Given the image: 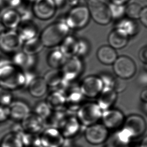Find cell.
Instances as JSON below:
<instances>
[{
    "label": "cell",
    "mask_w": 147,
    "mask_h": 147,
    "mask_svg": "<svg viewBox=\"0 0 147 147\" xmlns=\"http://www.w3.org/2000/svg\"><path fill=\"white\" fill-rule=\"evenodd\" d=\"M90 17L87 6L77 5L68 12L65 22L69 29H80L88 25Z\"/></svg>",
    "instance_id": "5b68a950"
},
{
    "label": "cell",
    "mask_w": 147,
    "mask_h": 147,
    "mask_svg": "<svg viewBox=\"0 0 147 147\" xmlns=\"http://www.w3.org/2000/svg\"><path fill=\"white\" fill-rule=\"evenodd\" d=\"M67 115L68 112L65 110L52 111L49 116L44 120L45 127L47 126V127H53L59 129Z\"/></svg>",
    "instance_id": "83f0119b"
},
{
    "label": "cell",
    "mask_w": 147,
    "mask_h": 147,
    "mask_svg": "<svg viewBox=\"0 0 147 147\" xmlns=\"http://www.w3.org/2000/svg\"><path fill=\"white\" fill-rule=\"evenodd\" d=\"M13 101V96L9 90L0 87V105L9 107Z\"/></svg>",
    "instance_id": "e575fe53"
},
{
    "label": "cell",
    "mask_w": 147,
    "mask_h": 147,
    "mask_svg": "<svg viewBox=\"0 0 147 147\" xmlns=\"http://www.w3.org/2000/svg\"><path fill=\"white\" fill-rule=\"evenodd\" d=\"M5 3L10 7V8L16 9L21 6L23 0H4Z\"/></svg>",
    "instance_id": "b9f144b4"
},
{
    "label": "cell",
    "mask_w": 147,
    "mask_h": 147,
    "mask_svg": "<svg viewBox=\"0 0 147 147\" xmlns=\"http://www.w3.org/2000/svg\"><path fill=\"white\" fill-rule=\"evenodd\" d=\"M126 147H140L139 143H135L131 142Z\"/></svg>",
    "instance_id": "f907efd6"
},
{
    "label": "cell",
    "mask_w": 147,
    "mask_h": 147,
    "mask_svg": "<svg viewBox=\"0 0 147 147\" xmlns=\"http://www.w3.org/2000/svg\"><path fill=\"white\" fill-rule=\"evenodd\" d=\"M84 136L88 143L92 145H100L108 140L109 130L102 123H95L86 127Z\"/></svg>",
    "instance_id": "8992f818"
},
{
    "label": "cell",
    "mask_w": 147,
    "mask_h": 147,
    "mask_svg": "<svg viewBox=\"0 0 147 147\" xmlns=\"http://www.w3.org/2000/svg\"><path fill=\"white\" fill-rule=\"evenodd\" d=\"M65 96V110L68 113L76 112L84 104V96L80 91L79 86H72Z\"/></svg>",
    "instance_id": "9a60e30c"
},
{
    "label": "cell",
    "mask_w": 147,
    "mask_h": 147,
    "mask_svg": "<svg viewBox=\"0 0 147 147\" xmlns=\"http://www.w3.org/2000/svg\"><path fill=\"white\" fill-rule=\"evenodd\" d=\"M98 59L105 65L113 64L117 59L115 49L109 46H103L99 48L97 52Z\"/></svg>",
    "instance_id": "4316f807"
},
{
    "label": "cell",
    "mask_w": 147,
    "mask_h": 147,
    "mask_svg": "<svg viewBox=\"0 0 147 147\" xmlns=\"http://www.w3.org/2000/svg\"><path fill=\"white\" fill-rule=\"evenodd\" d=\"M113 69L118 78L125 80L129 79L134 76L136 67L131 58L126 56H121L117 57L113 63Z\"/></svg>",
    "instance_id": "ba28073f"
},
{
    "label": "cell",
    "mask_w": 147,
    "mask_h": 147,
    "mask_svg": "<svg viewBox=\"0 0 147 147\" xmlns=\"http://www.w3.org/2000/svg\"><path fill=\"white\" fill-rule=\"evenodd\" d=\"M129 36L123 30L115 28L109 34L108 42L114 49H120L127 45Z\"/></svg>",
    "instance_id": "7402d4cb"
},
{
    "label": "cell",
    "mask_w": 147,
    "mask_h": 147,
    "mask_svg": "<svg viewBox=\"0 0 147 147\" xmlns=\"http://www.w3.org/2000/svg\"><path fill=\"white\" fill-rule=\"evenodd\" d=\"M47 86L57 87L63 80L60 69H52L47 72L43 77Z\"/></svg>",
    "instance_id": "1f68e13d"
},
{
    "label": "cell",
    "mask_w": 147,
    "mask_h": 147,
    "mask_svg": "<svg viewBox=\"0 0 147 147\" xmlns=\"http://www.w3.org/2000/svg\"><path fill=\"white\" fill-rule=\"evenodd\" d=\"M6 28L3 25L1 22H0V37L6 32Z\"/></svg>",
    "instance_id": "c3c4849f"
},
{
    "label": "cell",
    "mask_w": 147,
    "mask_h": 147,
    "mask_svg": "<svg viewBox=\"0 0 147 147\" xmlns=\"http://www.w3.org/2000/svg\"><path fill=\"white\" fill-rule=\"evenodd\" d=\"M44 47L40 38L37 36L23 43V51L29 55H35L41 51Z\"/></svg>",
    "instance_id": "f1b7e54d"
},
{
    "label": "cell",
    "mask_w": 147,
    "mask_h": 147,
    "mask_svg": "<svg viewBox=\"0 0 147 147\" xmlns=\"http://www.w3.org/2000/svg\"><path fill=\"white\" fill-rule=\"evenodd\" d=\"M5 4L4 0H0V9L4 6V4Z\"/></svg>",
    "instance_id": "816d5d0a"
},
{
    "label": "cell",
    "mask_w": 147,
    "mask_h": 147,
    "mask_svg": "<svg viewBox=\"0 0 147 147\" xmlns=\"http://www.w3.org/2000/svg\"><path fill=\"white\" fill-rule=\"evenodd\" d=\"M52 111L46 102L41 101L36 105L34 109V113L43 120L46 119L51 113Z\"/></svg>",
    "instance_id": "836d02e7"
},
{
    "label": "cell",
    "mask_w": 147,
    "mask_h": 147,
    "mask_svg": "<svg viewBox=\"0 0 147 147\" xmlns=\"http://www.w3.org/2000/svg\"><path fill=\"white\" fill-rule=\"evenodd\" d=\"M23 124L29 133L38 134L45 127L44 120L34 113H29L23 120Z\"/></svg>",
    "instance_id": "ac0fdd59"
},
{
    "label": "cell",
    "mask_w": 147,
    "mask_h": 147,
    "mask_svg": "<svg viewBox=\"0 0 147 147\" xmlns=\"http://www.w3.org/2000/svg\"><path fill=\"white\" fill-rule=\"evenodd\" d=\"M8 108L10 117L17 121H23L30 113L29 105L21 100L12 101Z\"/></svg>",
    "instance_id": "ffe728a7"
},
{
    "label": "cell",
    "mask_w": 147,
    "mask_h": 147,
    "mask_svg": "<svg viewBox=\"0 0 147 147\" xmlns=\"http://www.w3.org/2000/svg\"><path fill=\"white\" fill-rule=\"evenodd\" d=\"M140 21L142 24L144 26H145L146 27H147V7H145L142 8L141 12L140 14L139 18Z\"/></svg>",
    "instance_id": "60d3db41"
},
{
    "label": "cell",
    "mask_w": 147,
    "mask_h": 147,
    "mask_svg": "<svg viewBox=\"0 0 147 147\" xmlns=\"http://www.w3.org/2000/svg\"><path fill=\"white\" fill-rule=\"evenodd\" d=\"M121 127L127 129L135 139L141 137L145 134L147 125L145 120L141 115H132L125 119Z\"/></svg>",
    "instance_id": "30bf717a"
},
{
    "label": "cell",
    "mask_w": 147,
    "mask_h": 147,
    "mask_svg": "<svg viewBox=\"0 0 147 147\" xmlns=\"http://www.w3.org/2000/svg\"><path fill=\"white\" fill-rule=\"evenodd\" d=\"M129 0H110L111 4L117 5H124Z\"/></svg>",
    "instance_id": "ee69618b"
},
{
    "label": "cell",
    "mask_w": 147,
    "mask_h": 147,
    "mask_svg": "<svg viewBox=\"0 0 147 147\" xmlns=\"http://www.w3.org/2000/svg\"><path fill=\"white\" fill-rule=\"evenodd\" d=\"M98 105L102 111L110 109L115 103L117 98V93L110 88H103L98 95Z\"/></svg>",
    "instance_id": "44dd1931"
},
{
    "label": "cell",
    "mask_w": 147,
    "mask_h": 147,
    "mask_svg": "<svg viewBox=\"0 0 147 147\" xmlns=\"http://www.w3.org/2000/svg\"><path fill=\"white\" fill-rule=\"evenodd\" d=\"M139 57L142 62L146 64L147 62V48L145 46L142 48L139 53Z\"/></svg>",
    "instance_id": "7bdbcfd3"
},
{
    "label": "cell",
    "mask_w": 147,
    "mask_h": 147,
    "mask_svg": "<svg viewBox=\"0 0 147 147\" xmlns=\"http://www.w3.org/2000/svg\"><path fill=\"white\" fill-rule=\"evenodd\" d=\"M23 44L17 32L10 30L0 37V49L7 54H14L18 51Z\"/></svg>",
    "instance_id": "9c48e42d"
},
{
    "label": "cell",
    "mask_w": 147,
    "mask_h": 147,
    "mask_svg": "<svg viewBox=\"0 0 147 147\" xmlns=\"http://www.w3.org/2000/svg\"><path fill=\"white\" fill-rule=\"evenodd\" d=\"M109 5L112 19H120L125 14V7L124 5H117L111 3Z\"/></svg>",
    "instance_id": "d590c367"
},
{
    "label": "cell",
    "mask_w": 147,
    "mask_h": 147,
    "mask_svg": "<svg viewBox=\"0 0 147 147\" xmlns=\"http://www.w3.org/2000/svg\"><path fill=\"white\" fill-rule=\"evenodd\" d=\"M78 40L74 36L67 35L60 44L59 50L66 58H69L76 55Z\"/></svg>",
    "instance_id": "cb8c5ba5"
},
{
    "label": "cell",
    "mask_w": 147,
    "mask_h": 147,
    "mask_svg": "<svg viewBox=\"0 0 147 147\" xmlns=\"http://www.w3.org/2000/svg\"><path fill=\"white\" fill-rule=\"evenodd\" d=\"M99 78L102 82L103 88H113L115 78L111 74H102Z\"/></svg>",
    "instance_id": "74e56055"
},
{
    "label": "cell",
    "mask_w": 147,
    "mask_h": 147,
    "mask_svg": "<svg viewBox=\"0 0 147 147\" xmlns=\"http://www.w3.org/2000/svg\"><path fill=\"white\" fill-rule=\"evenodd\" d=\"M11 61L21 69L30 70L35 65L36 59L35 55H29L23 51H18L13 54Z\"/></svg>",
    "instance_id": "d6986e66"
},
{
    "label": "cell",
    "mask_w": 147,
    "mask_h": 147,
    "mask_svg": "<svg viewBox=\"0 0 147 147\" xmlns=\"http://www.w3.org/2000/svg\"><path fill=\"white\" fill-rule=\"evenodd\" d=\"M140 147H147V138L146 136L144 138L142 141L139 143Z\"/></svg>",
    "instance_id": "7dc6e473"
},
{
    "label": "cell",
    "mask_w": 147,
    "mask_h": 147,
    "mask_svg": "<svg viewBox=\"0 0 147 147\" xmlns=\"http://www.w3.org/2000/svg\"><path fill=\"white\" fill-rule=\"evenodd\" d=\"M82 127L76 117L68 113L67 116L58 129L66 140L70 139L78 135Z\"/></svg>",
    "instance_id": "2e32d148"
},
{
    "label": "cell",
    "mask_w": 147,
    "mask_h": 147,
    "mask_svg": "<svg viewBox=\"0 0 147 147\" xmlns=\"http://www.w3.org/2000/svg\"><path fill=\"white\" fill-rule=\"evenodd\" d=\"M76 113L80 123L86 127L98 123L101 119L102 111L97 103L88 102L84 103Z\"/></svg>",
    "instance_id": "277c9868"
},
{
    "label": "cell",
    "mask_w": 147,
    "mask_h": 147,
    "mask_svg": "<svg viewBox=\"0 0 147 147\" xmlns=\"http://www.w3.org/2000/svg\"><path fill=\"white\" fill-rule=\"evenodd\" d=\"M79 1L80 0H66V2H68L69 4L74 6H77L76 4H78Z\"/></svg>",
    "instance_id": "681fc988"
},
{
    "label": "cell",
    "mask_w": 147,
    "mask_h": 147,
    "mask_svg": "<svg viewBox=\"0 0 147 147\" xmlns=\"http://www.w3.org/2000/svg\"><path fill=\"white\" fill-rule=\"evenodd\" d=\"M83 69V62L77 56L68 58L60 69L63 80L69 82L75 81L82 74Z\"/></svg>",
    "instance_id": "52a82bcc"
},
{
    "label": "cell",
    "mask_w": 147,
    "mask_h": 147,
    "mask_svg": "<svg viewBox=\"0 0 147 147\" xmlns=\"http://www.w3.org/2000/svg\"><path fill=\"white\" fill-rule=\"evenodd\" d=\"M40 138L42 147H63L65 143L59 130L53 127L44 129Z\"/></svg>",
    "instance_id": "7c38bea8"
},
{
    "label": "cell",
    "mask_w": 147,
    "mask_h": 147,
    "mask_svg": "<svg viewBox=\"0 0 147 147\" xmlns=\"http://www.w3.org/2000/svg\"><path fill=\"white\" fill-rule=\"evenodd\" d=\"M47 84L43 78L36 77L28 86L30 94L34 98H41L44 96L48 90Z\"/></svg>",
    "instance_id": "484cf974"
},
{
    "label": "cell",
    "mask_w": 147,
    "mask_h": 147,
    "mask_svg": "<svg viewBox=\"0 0 147 147\" xmlns=\"http://www.w3.org/2000/svg\"><path fill=\"white\" fill-rule=\"evenodd\" d=\"M127 88V84L123 80L120 78H115L114 84H113V89L117 93H120L123 92Z\"/></svg>",
    "instance_id": "f35d334b"
},
{
    "label": "cell",
    "mask_w": 147,
    "mask_h": 147,
    "mask_svg": "<svg viewBox=\"0 0 147 147\" xmlns=\"http://www.w3.org/2000/svg\"><path fill=\"white\" fill-rule=\"evenodd\" d=\"M45 102L52 111L65 110V96L59 90H56L50 92Z\"/></svg>",
    "instance_id": "603a6c76"
},
{
    "label": "cell",
    "mask_w": 147,
    "mask_h": 147,
    "mask_svg": "<svg viewBox=\"0 0 147 147\" xmlns=\"http://www.w3.org/2000/svg\"><path fill=\"white\" fill-rule=\"evenodd\" d=\"M33 3V14L40 20H48L55 14L57 7L53 0H36Z\"/></svg>",
    "instance_id": "4fadbf2b"
},
{
    "label": "cell",
    "mask_w": 147,
    "mask_h": 147,
    "mask_svg": "<svg viewBox=\"0 0 147 147\" xmlns=\"http://www.w3.org/2000/svg\"><path fill=\"white\" fill-rule=\"evenodd\" d=\"M24 71L6 59H0V87L11 91L24 87Z\"/></svg>",
    "instance_id": "6da1fadb"
},
{
    "label": "cell",
    "mask_w": 147,
    "mask_h": 147,
    "mask_svg": "<svg viewBox=\"0 0 147 147\" xmlns=\"http://www.w3.org/2000/svg\"><path fill=\"white\" fill-rule=\"evenodd\" d=\"M116 28L123 30L129 36H133L137 34L139 31L138 24L133 20L129 18H125L117 23Z\"/></svg>",
    "instance_id": "4dcf8cb0"
},
{
    "label": "cell",
    "mask_w": 147,
    "mask_h": 147,
    "mask_svg": "<svg viewBox=\"0 0 147 147\" xmlns=\"http://www.w3.org/2000/svg\"><path fill=\"white\" fill-rule=\"evenodd\" d=\"M142 6L137 3H132L128 5L125 9V14L127 18L135 20L139 18L140 14L142 9Z\"/></svg>",
    "instance_id": "d6a6232c"
},
{
    "label": "cell",
    "mask_w": 147,
    "mask_h": 147,
    "mask_svg": "<svg viewBox=\"0 0 147 147\" xmlns=\"http://www.w3.org/2000/svg\"><path fill=\"white\" fill-rule=\"evenodd\" d=\"M140 98L144 102H147V90L146 89L143 90L140 96Z\"/></svg>",
    "instance_id": "f6af8a7d"
},
{
    "label": "cell",
    "mask_w": 147,
    "mask_h": 147,
    "mask_svg": "<svg viewBox=\"0 0 147 147\" xmlns=\"http://www.w3.org/2000/svg\"><path fill=\"white\" fill-rule=\"evenodd\" d=\"M103 88V84L99 77L88 76L84 78L79 86L80 91L84 97L96 98Z\"/></svg>",
    "instance_id": "8fae6325"
},
{
    "label": "cell",
    "mask_w": 147,
    "mask_h": 147,
    "mask_svg": "<svg viewBox=\"0 0 147 147\" xmlns=\"http://www.w3.org/2000/svg\"><path fill=\"white\" fill-rule=\"evenodd\" d=\"M18 28L17 33L23 43L37 37L38 29L31 21L21 23Z\"/></svg>",
    "instance_id": "d4e9b609"
},
{
    "label": "cell",
    "mask_w": 147,
    "mask_h": 147,
    "mask_svg": "<svg viewBox=\"0 0 147 147\" xmlns=\"http://www.w3.org/2000/svg\"><path fill=\"white\" fill-rule=\"evenodd\" d=\"M125 117L122 112L116 109H107L102 111L101 120L102 124L109 130L117 129L123 126Z\"/></svg>",
    "instance_id": "5bb4252c"
},
{
    "label": "cell",
    "mask_w": 147,
    "mask_h": 147,
    "mask_svg": "<svg viewBox=\"0 0 147 147\" xmlns=\"http://www.w3.org/2000/svg\"><path fill=\"white\" fill-rule=\"evenodd\" d=\"M67 59L59 50H55L49 54L47 63L52 69H61Z\"/></svg>",
    "instance_id": "f546056e"
},
{
    "label": "cell",
    "mask_w": 147,
    "mask_h": 147,
    "mask_svg": "<svg viewBox=\"0 0 147 147\" xmlns=\"http://www.w3.org/2000/svg\"><path fill=\"white\" fill-rule=\"evenodd\" d=\"M10 117L8 107L0 105V122L5 121Z\"/></svg>",
    "instance_id": "ab89813d"
},
{
    "label": "cell",
    "mask_w": 147,
    "mask_h": 147,
    "mask_svg": "<svg viewBox=\"0 0 147 147\" xmlns=\"http://www.w3.org/2000/svg\"><path fill=\"white\" fill-rule=\"evenodd\" d=\"M70 29L65 21H59L45 28L39 37L43 46L53 47L60 45L68 35Z\"/></svg>",
    "instance_id": "7a4b0ae2"
},
{
    "label": "cell",
    "mask_w": 147,
    "mask_h": 147,
    "mask_svg": "<svg viewBox=\"0 0 147 147\" xmlns=\"http://www.w3.org/2000/svg\"><path fill=\"white\" fill-rule=\"evenodd\" d=\"M73 147V146H72V147Z\"/></svg>",
    "instance_id": "db71d44e"
},
{
    "label": "cell",
    "mask_w": 147,
    "mask_h": 147,
    "mask_svg": "<svg viewBox=\"0 0 147 147\" xmlns=\"http://www.w3.org/2000/svg\"><path fill=\"white\" fill-rule=\"evenodd\" d=\"M25 1L29 3H34L36 1V0H25Z\"/></svg>",
    "instance_id": "f5cc1de1"
},
{
    "label": "cell",
    "mask_w": 147,
    "mask_h": 147,
    "mask_svg": "<svg viewBox=\"0 0 147 147\" xmlns=\"http://www.w3.org/2000/svg\"><path fill=\"white\" fill-rule=\"evenodd\" d=\"M90 44L88 41L81 39L78 40V48L76 55L78 57H82L86 55L90 51Z\"/></svg>",
    "instance_id": "8d00e7d4"
},
{
    "label": "cell",
    "mask_w": 147,
    "mask_h": 147,
    "mask_svg": "<svg viewBox=\"0 0 147 147\" xmlns=\"http://www.w3.org/2000/svg\"><path fill=\"white\" fill-rule=\"evenodd\" d=\"M1 23L5 28L10 30L18 28L21 23V19L18 11L13 8H9L4 10L1 15Z\"/></svg>",
    "instance_id": "e0dca14e"
},
{
    "label": "cell",
    "mask_w": 147,
    "mask_h": 147,
    "mask_svg": "<svg viewBox=\"0 0 147 147\" xmlns=\"http://www.w3.org/2000/svg\"><path fill=\"white\" fill-rule=\"evenodd\" d=\"M53 1L57 7L62 6L65 3V2H66V0H53Z\"/></svg>",
    "instance_id": "bcb514c9"
},
{
    "label": "cell",
    "mask_w": 147,
    "mask_h": 147,
    "mask_svg": "<svg viewBox=\"0 0 147 147\" xmlns=\"http://www.w3.org/2000/svg\"><path fill=\"white\" fill-rule=\"evenodd\" d=\"M90 16L101 25H107L112 19L109 5L105 0H86Z\"/></svg>",
    "instance_id": "3957f363"
}]
</instances>
